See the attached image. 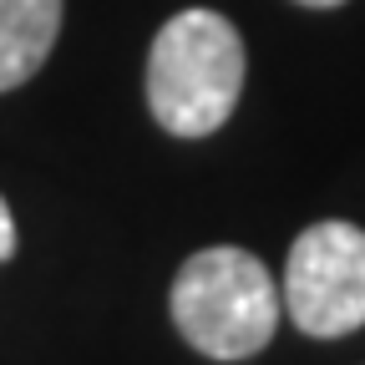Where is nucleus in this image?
I'll return each mask as SVG.
<instances>
[{
  "label": "nucleus",
  "mask_w": 365,
  "mask_h": 365,
  "mask_svg": "<svg viewBox=\"0 0 365 365\" xmlns=\"http://www.w3.org/2000/svg\"><path fill=\"white\" fill-rule=\"evenodd\" d=\"M299 6H309V11H335V6H345V0H299Z\"/></svg>",
  "instance_id": "423d86ee"
},
{
  "label": "nucleus",
  "mask_w": 365,
  "mask_h": 365,
  "mask_svg": "<svg viewBox=\"0 0 365 365\" xmlns=\"http://www.w3.org/2000/svg\"><path fill=\"white\" fill-rule=\"evenodd\" d=\"M244 36L218 11H178L148 51V107L173 137H208L239 107Z\"/></svg>",
  "instance_id": "f257e3e1"
},
{
  "label": "nucleus",
  "mask_w": 365,
  "mask_h": 365,
  "mask_svg": "<svg viewBox=\"0 0 365 365\" xmlns=\"http://www.w3.org/2000/svg\"><path fill=\"white\" fill-rule=\"evenodd\" d=\"M284 309L314 340L365 325V228L345 218L309 223L284 264Z\"/></svg>",
  "instance_id": "7ed1b4c3"
},
{
  "label": "nucleus",
  "mask_w": 365,
  "mask_h": 365,
  "mask_svg": "<svg viewBox=\"0 0 365 365\" xmlns=\"http://www.w3.org/2000/svg\"><path fill=\"white\" fill-rule=\"evenodd\" d=\"M173 325L208 360H249L279 330V284L259 254L198 249L173 279Z\"/></svg>",
  "instance_id": "f03ea898"
},
{
  "label": "nucleus",
  "mask_w": 365,
  "mask_h": 365,
  "mask_svg": "<svg viewBox=\"0 0 365 365\" xmlns=\"http://www.w3.org/2000/svg\"><path fill=\"white\" fill-rule=\"evenodd\" d=\"M16 254V218H11V203L0 198V264Z\"/></svg>",
  "instance_id": "39448f33"
},
{
  "label": "nucleus",
  "mask_w": 365,
  "mask_h": 365,
  "mask_svg": "<svg viewBox=\"0 0 365 365\" xmlns=\"http://www.w3.org/2000/svg\"><path fill=\"white\" fill-rule=\"evenodd\" d=\"M61 36V0H0V91L31 81Z\"/></svg>",
  "instance_id": "20e7f679"
}]
</instances>
